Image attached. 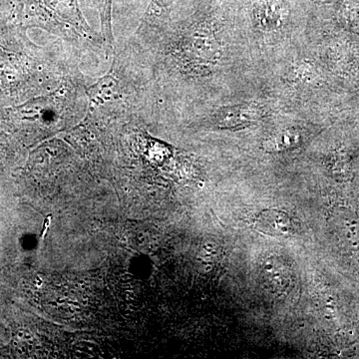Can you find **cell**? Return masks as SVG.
Returning <instances> with one entry per match:
<instances>
[{
    "mask_svg": "<svg viewBox=\"0 0 359 359\" xmlns=\"http://www.w3.org/2000/svg\"><path fill=\"white\" fill-rule=\"evenodd\" d=\"M259 273L264 287L275 294L285 292L292 283V273L289 266L278 257H264L262 261Z\"/></svg>",
    "mask_w": 359,
    "mask_h": 359,
    "instance_id": "7a4b0ae2",
    "label": "cell"
},
{
    "mask_svg": "<svg viewBox=\"0 0 359 359\" xmlns=\"http://www.w3.org/2000/svg\"><path fill=\"white\" fill-rule=\"evenodd\" d=\"M262 111L252 103L237 104L221 108L215 115L217 127L224 130H242L256 124Z\"/></svg>",
    "mask_w": 359,
    "mask_h": 359,
    "instance_id": "6da1fadb",
    "label": "cell"
},
{
    "mask_svg": "<svg viewBox=\"0 0 359 359\" xmlns=\"http://www.w3.org/2000/svg\"><path fill=\"white\" fill-rule=\"evenodd\" d=\"M255 228L259 233L271 237H289L294 233V224L292 218L280 210H264L255 219Z\"/></svg>",
    "mask_w": 359,
    "mask_h": 359,
    "instance_id": "3957f363",
    "label": "cell"
},
{
    "mask_svg": "<svg viewBox=\"0 0 359 359\" xmlns=\"http://www.w3.org/2000/svg\"><path fill=\"white\" fill-rule=\"evenodd\" d=\"M96 6L98 7L102 16L103 23L105 25H110L111 7H112V0H92ZM109 27V26H108Z\"/></svg>",
    "mask_w": 359,
    "mask_h": 359,
    "instance_id": "5b68a950",
    "label": "cell"
},
{
    "mask_svg": "<svg viewBox=\"0 0 359 359\" xmlns=\"http://www.w3.org/2000/svg\"><path fill=\"white\" fill-rule=\"evenodd\" d=\"M304 141V135L299 130L289 128L280 130L264 139L262 147L268 153H280L297 148Z\"/></svg>",
    "mask_w": 359,
    "mask_h": 359,
    "instance_id": "277c9868",
    "label": "cell"
}]
</instances>
